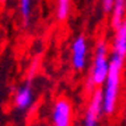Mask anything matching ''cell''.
Listing matches in <instances>:
<instances>
[{"instance_id": "obj_11", "label": "cell", "mask_w": 126, "mask_h": 126, "mask_svg": "<svg viewBox=\"0 0 126 126\" xmlns=\"http://www.w3.org/2000/svg\"><path fill=\"white\" fill-rule=\"evenodd\" d=\"M115 0H101V9L105 14H111Z\"/></svg>"}, {"instance_id": "obj_9", "label": "cell", "mask_w": 126, "mask_h": 126, "mask_svg": "<svg viewBox=\"0 0 126 126\" xmlns=\"http://www.w3.org/2000/svg\"><path fill=\"white\" fill-rule=\"evenodd\" d=\"M18 13L23 25L28 27L32 14V0H18Z\"/></svg>"}, {"instance_id": "obj_1", "label": "cell", "mask_w": 126, "mask_h": 126, "mask_svg": "<svg viewBox=\"0 0 126 126\" xmlns=\"http://www.w3.org/2000/svg\"><path fill=\"white\" fill-rule=\"evenodd\" d=\"M125 59V56H121V55L116 53H111V58H109V72L108 76H107V80L102 86L104 113H107V115H112L116 109Z\"/></svg>"}, {"instance_id": "obj_3", "label": "cell", "mask_w": 126, "mask_h": 126, "mask_svg": "<svg viewBox=\"0 0 126 126\" xmlns=\"http://www.w3.org/2000/svg\"><path fill=\"white\" fill-rule=\"evenodd\" d=\"M104 113V95L102 88H95L91 93L87 109L83 118V126H98Z\"/></svg>"}, {"instance_id": "obj_5", "label": "cell", "mask_w": 126, "mask_h": 126, "mask_svg": "<svg viewBox=\"0 0 126 126\" xmlns=\"http://www.w3.org/2000/svg\"><path fill=\"white\" fill-rule=\"evenodd\" d=\"M87 59H88V41L86 35H77L72 42L70 48V60L74 70L81 72L87 66Z\"/></svg>"}, {"instance_id": "obj_10", "label": "cell", "mask_w": 126, "mask_h": 126, "mask_svg": "<svg viewBox=\"0 0 126 126\" xmlns=\"http://www.w3.org/2000/svg\"><path fill=\"white\" fill-rule=\"evenodd\" d=\"M70 3L72 0H56V18L58 21H66L70 14Z\"/></svg>"}, {"instance_id": "obj_8", "label": "cell", "mask_w": 126, "mask_h": 126, "mask_svg": "<svg viewBox=\"0 0 126 126\" xmlns=\"http://www.w3.org/2000/svg\"><path fill=\"white\" fill-rule=\"evenodd\" d=\"M126 17V0H115L113 7L111 11V25L113 30H116L121 25Z\"/></svg>"}, {"instance_id": "obj_7", "label": "cell", "mask_w": 126, "mask_h": 126, "mask_svg": "<svg viewBox=\"0 0 126 126\" xmlns=\"http://www.w3.org/2000/svg\"><path fill=\"white\" fill-rule=\"evenodd\" d=\"M112 53L121 55V56L126 58V21H123L115 30L112 42Z\"/></svg>"}, {"instance_id": "obj_13", "label": "cell", "mask_w": 126, "mask_h": 126, "mask_svg": "<svg viewBox=\"0 0 126 126\" xmlns=\"http://www.w3.org/2000/svg\"><path fill=\"white\" fill-rule=\"evenodd\" d=\"M6 1H7V0H0V6H4Z\"/></svg>"}, {"instance_id": "obj_4", "label": "cell", "mask_w": 126, "mask_h": 126, "mask_svg": "<svg viewBox=\"0 0 126 126\" xmlns=\"http://www.w3.org/2000/svg\"><path fill=\"white\" fill-rule=\"evenodd\" d=\"M52 126H72L73 123V107L72 102L64 97H59L53 102L50 111Z\"/></svg>"}, {"instance_id": "obj_12", "label": "cell", "mask_w": 126, "mask_h": 126, "mask_svg": "<svg viewBox=\"0 0 126 126\" xmlns=\"http://www.w3.org/2000/svg\"><path fill=\"white\" fill-rule=\"evenodd\" d=\"M123 123L126 126V105H125V112H123Z\"/></svg>"}, {"instance_id": "obj_6", "label": "cell", "mask_w": 126, "mask_h": 126, "mask_svg": "<svg viewBox=\"0 0 126 126\" xmlns=\"http://www.w3.org/2000/svg\"><path fill=\"white\" fill-rule=\"evenodd\" d=\"M34 102V90L30 80L18 87L16 94H14V108L18 111H27Z\"/></svg>"}, {"instance_id": "obj_2", "label": "cell", "mask_w": 126, "mask_h": 126, "mask_svg": "<svg viewBox=\"0 0 126 126\" xmlns=\"http://www.w3.org/2000/svg\"><path fill=\"white\" fill-rule=\"evenodd\" d=\"M109 72V59H108V45L105 41H99L97 44L94 52V59H93V64L90 69V74L87 79V90L93 91L98 87L104 86V83L107 80Z\"/></svg>"}]
</instances>
